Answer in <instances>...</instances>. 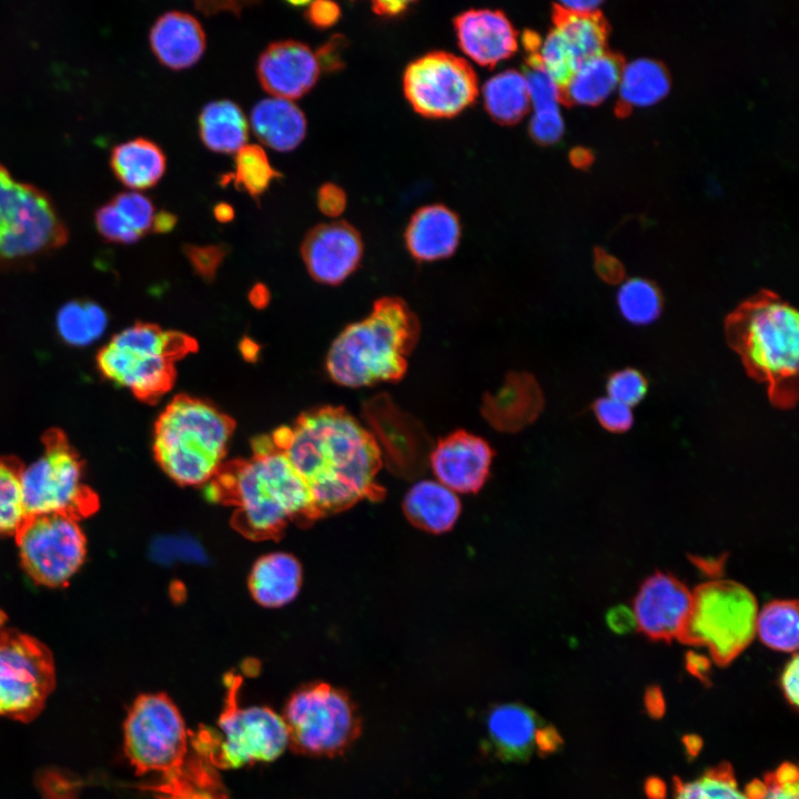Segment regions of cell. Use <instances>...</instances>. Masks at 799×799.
I'll return each instance as SVG.
<instances>
[{"label": "cell", "instance_id": "cell-13", "mask_svg": "<svg viewBox=\"0 0 799 799\" xmlns=\"http://www.w3.org/2000/svg\"><path fill=\"white\" fill-rule=\"evenodd\" d=\"M50 650L38 639L7 625L0 611V717L34 719L54 689Z\"/></svg>", "mask_w": 799, "mask_h": 799}, {"label": "cell", "instance_id": "cell-22", "mask_svg": "<svg viewBox=\"0 0 799 799\" xmlns=\"http://www.w3.org/2000/svg\"><path fill=\"white\" fill-rule=\"evenodd\" d=\"M154 55L165 67L182 70L195 64L205 50V33L191 14L170 11L154 22L150 31Z\"/></svg>", "mask_w": 799, "mask_h": 799}, {"label": "cell", "instance_id": "cell-7", "mask_svg": "<svg viewBox=\"0 0 799 799\" xmlns=\"http://www.w3.org/2000/svg\"><path fill=\"white\" fill-rule=\"evenodd\" d=\"M195 348V341L185 334L136 323L99 351L97 364L108 381L128 388L143 402L153 403L174 384L173 362Z\"/></svg>", "mask_w": 799, "mask_h": 799}, {"label": "cell", "instance_id": "cell-36", "mask_svg": "<svg viewBox=\"0 0 799 799\" xmlns=\"http://www.w3.org/2000/svg\"><path fill=\"white\" fill-rule=\"evenodd\" d=\"M23 467L13 456L0 457V536L16 534L27 516L21 490Z\"/></svg>", "mask_w": 799, "mask_h": 799}, {"label": "cell", "instance_id": "cell-48", "mask_svg": "<svg viewBox=\"0 0 799 799\" xmlns=\"http://www.w3.org/2000/svg\"><path fill=\"white\" fill-rule=\"evenodd\" d=\"M320 211L331 218L338 216L346 206V194L333 183L323 184L317 192Z\"/></svg>", "mask_w": 799, "mask_h": 799}, {"label": "cell", "instance_id": "cell-46", "mask_svg": "<svg viewBox=\"0 0 799 799\" xmlns=\"http://www.w3.org/2000/svg\"><path fill=\"white\" fill-rule=\"evenodd\" d=\"M227 249L224 245H188L185 253L191 264L204 279H212L223 257L225 256Z\"/></svg>", "mask_w": 799, "mask_h": 799}, {"label": "cell", "instance_id": "cell-30", "mask_svg": "<svg viewBox=\"0 0 799 799\" xmlns=\"http://www.w3.org/2000/svg\"><path fill=\"white\" fill-rule=\"evenodd\" d=\"M670 79L665 67L650 58H636L620 68L617 93L629 107H649L669 91Z\"/></svg>", "mask_w": 799, "mask_h": 799}, {"label": "cell", "instance_id": "cell-6", "mask_svg": "<svg viewBox=\"0 0 799 799\" xmlns=\"http://www.w3.org/2000/svg\"><path fill=\"white\" fill-rule=\"evenodd\" d=\"M234 426L233 419L212 404L178 395L155 423L154 457L179 485L208 484L223 464Z\"/></svg>", "mask_w": 799, "mask_h": 799}, {"label": "cell", "instance_id": "cell-58", "mask_svg": "<svg viewBox=\"0 0 799 799\" xmlns=\"http://www.w3.org/2000/svg\"><path fill=\"white\" fill-rule=\"evenodd\" d=\"M251 302L257 306L262 307L267 303L269 300V293L266 289L262 285H256L250 294Z\"/></svg>", "mask_w": 799, "mask_h": 799}, {"label": "cell", "instance_id": "cell-52", "mask_svg": "<svg viewBox=\"0 0 799 799\" xmlns=\"http://www.w3.org/2000/svg\"><path fill=\"white\" fill-rule=\"evenodd\" d=\"M249 4L247 2H236V1H200L195 2L194 6L196 10L201 11L203 14L212 16L219 11H230L235 14H239L242 10V7Z\"/></svg>", "mask_w": 799, "mask_h": 799}, {"label": "cell", "instance_id": "cell-19", "mask_svg": "<svg viewBox=\"0 0 799 799\" xmlns=\"http://www.w3.org/2000/svg\"><path fill=\"white\" fill-rule=\"evenodd\" d=\"M301 252L315 281L336 285L357 269L363 243L360 233L346 222L322 223L305 235Z\"/></svg>", "mask_w": 799, "mask_h": 799}, {"label": "cell", "instance_id": "cell-25", "mask_svg": "<svg viewBox=\"0 0 799 799\" xmlns=\"http://www.w3.org/2000/svg\"><path fill=\"white\" fill-rule=\"evenodd\" d=\"M457 495L437 481L416 482L403 499V512L416 528L442 534L451 530L461 514Z\"/></svg>", "mask_w": 799, "mask_h": 799}, {"label": "cell", "instance_id": "cell-49", "mask_svg": "<svg viewBox=\"0 0 799 799\" xmlns=\"http://www.w3.org/2000/svg\"><path fill=\"white\" fill-rule=\"evenodd\" d=\"M345 43L346 41L342 36H334L314 52L320 71L333 72L342 68L341 52Z\"/></svg>", "mask_w": 799, "mask_h": 799}, {"label": "cell", "instance_id": "cell-40", "mask_svg": "<svg viewBox=\"0 0 799 799\" xmlns=\"http://www.w3.org/2000/svg\"><path fill=\"white\" fill-rule=\"evenodd\" d=\"M128 226L140 237L152 230L154 208L152 202L139 192H122L111 201Z\"/></svg>", "mask_w": 799, "mask_h": 799}, {"label": "cell", "instance_id": "cell-56", "mask_svg": "<svg viewBox=\"0 0 799 799\" xmlns=\"http://www.w3.org/2000/svg\"><path fill=\"white\" fill-rule=\"evenodd\" d=\"M176 223V216L170 212L161 211L154 214L152 231L158 233L171 231Z\"/></svg>", "mask_w": 799, "mask_h": 799}, {"label": "cell", "instance_id": "cell-55", "mask_svg": "<svg viewBox=\"0 0 799 799\" xmlns=\"http://www.w3.org/2000/svg\"><path fill=\"white\" fill-rule=\"evenodd\" d=\"M408 6V1H375L373 3V10L381 16H396L403 12Z\"/></svg>", "mask_w": 799, "mask_h": 799}, {"label": "cell", "instance_id": "cell-50", "mask_svg": "<svg viewBox=\"0 0 799 799\" xmlns=\"http://www.w3.org/2000/svg\"><path fill=\"white\" fill-rule=\"evenodd\" d=\"M798 656L795 654L780 677L782 692L793 707L798 705Z\"/></svg>", "mask_w": 799, "mask_h": 799}, {"label": "cell", "instance_id": "cell-33", "mask_svg": "<svg viewBox=\"0 0 799 799\" xmlns=\"http://www.w3.org/2000/svg\"><path fill=\"white\" fill-rule=\"evenodd\" d=\"M798 603L772 600L757 614L756 633L769 648L791 653L798 647Z\"/></svg>", "mask_w": 799, "mask_h": 799}, {"label": "cell", "instance_id": "cell-24", "mask_svg": "<svg viewBox=\"0 0 799 799\" xmlns=\"http://www.w3.org/2000/svg\"><path fill=\"white\" fill-rule=\"evenodd\" d=\"M300 562L287 553H272L259 558L249 576V590L254 600L270 608L291 603L302 586Z\"/></svg>", "mask_w": 799, "mask_h": 799}, {"label": "cell", "instance_id": "cell-21", "mask_svg": "<svg viewBox=\"0 0 799 799\" xmlns=\"http://www.w3.org/2000/svg\"><path fill=\"white\" fill-rule=\"evenodd\" d=\"M463 52L481 65L493 67L517 49V34L506 16L497 10H468L455 20Z\"/></svg>", "mask_w": 799, "mask_h": 799}, {"label": "cell", "instance_id": "cell-43", "mask_svg": "<svg viewBox=\"0 0 799 799\" xmlns=\"http://www.w3.org/2000/svg\"><path fill=\"white\" fill-rule=\"evenodd\" d=\"M593 409L599 424L609 432L623 433L633 425L631 407L610 397L598 398Z\"/></svg>", "mask_w": 799, "mask_h": 799}, {"label": "cell", "instance_id": "cell-5", "mask_svg": "<svg viewBox=\"0 0 799 799\" xmlns=\"http://www.w3.org/2000/svg\"><path fill=\"white\" fill-rule=\"evenodd\" d=\"M418 336L419 322L406 302L381 297L365 318L345 327L332 343L327 373L346 387L400 381Z\"/></svg>", "mask_w": 799, "mask_h": 799}, {"label": "cell", "instance_id": "cell-9", "mask_svg": "<svg viewBox=\"0 0 799 799\" xmlns=\"http://www.w3.org/2000/svg\"><path fill=\"white\" fill-rule=\"evenodd\" d=\"M757 614V600L744 585L727 579L706 581L691 593L678 639L707 648L717 665L727 666L752 641Z\"/></svg>", "mask_w": 799, "mask_h": 799}, {"label": "cell", "instance_id": "cell-37", "mask_svg": "<svg viewBox=\"0 0 799 799\" xmlns=\"http://www.w3.org/2000/svg\"><path fill=\"white\" fill-rule=\"evenodd\" d=\"M235 172L231 174L236 188L259 199L272 180L281 174L271 165L264 150L256 144H245L235 153Z\"/></svg>", "mask_w": 799, "mask_h": 799}, {"label": "cell", "instance_id": "cell-2", "mask_svg": "<svg viewBox=\"0 0 799 799\" xmlns=\"http://www.w3.org/2000/svg\"><path fill=\"white\" fill-rule=\"evenodd\" d=\"M253 448L247 459L223 463L206 486L208 498L234 507L232 526L252 540H265L277 538L291 523L318 519L285 454L265 436Z\"/></svg>", "mask_w": 799, "mask_h": 799}, {"label": "cell", "instance_id": "cell-53", "mask_svg": "<svg viewBox=\"0 0 799 799\" xmlns=\"http://www.w3.org/2000/svg\"><path fill=\"white\" fill-rule=\"evenodd\" d=\"M598 0H574L563 1L557 4L559 11L573 14H593L600 6Z\"/></svg>", "mask_w": 799, "mask_h": 799}, {"label": "cell", "instance_id": "cell-41", "mask_svg": "<svg viewBox=\"0 0 799 799\" xmlns=\"http://www.w3.org/2000/svg\"><path fill=\"white\" fill-rule=\"evenodd\" d=\"M524 74L529 103L534 110L559 107L563 97L562 85L557 83L538 63L529 62Z\"/></svg>", "mask_w": 799, "mask_h": 799}, {"label": "cell", "instance_id": "cell-18", "mask_svg": "<svg viewBox=\"0 0 799 799\" xmlns=\"http://www.w3.org/2000/svg\"><path fill=\"white\" fill-rule=\"evenodd\" d=\"M492 458L493 451L485 439L459 429L436 443L429 464L437 482L455 494H468L485 484Z\"/></svg>", "mask_w": 799, "mask_h": 799}, {"label": "cell", "instance_id": "cell-54", "mask_svg": "<svg viewBox=\"0 0 799 799\" xmlns=\"http://www.w3.org/2000/svg\"><path fill=\"white\" fill-rule=\"evenodd\" d=\"M597 270L599 275L608 282H618L623 277V267L610 256H604L597 261Z\"/></svg>", "mask_w": 799, "mask_h": 799}, {"label": "cell", "instance_id": "cell-31", "mask_svg": "<svg viewBox=\"0 0 799 799\" xmlns=\"http://www.w3.org/2000/svg\"><path fill=\"white\" fill-rule=\"evenodd\" d=\"M483 99L489 115L503 124L519 121L530 105L525 75L516 70L488 79L483 87Z\"/></svg>", "mask_w": 799, "mask_h": 799}, {"label": "cell", "instance_id": "cell-12", "mask_svg": "<svg viewBox=\"0 0 799 799\" xmlns=\"http://www.w3.org/2000/svg\"><path fill=\"white\" fill-rule=\"evenodd\" d=\"M67 229L51 200L16 181L0 164V263L22 261L60 247Z\"/></svg>", "mask_w": 799, "mask_h": 799}, {"label": "cell", "instance_id": "cell-8", "mask_svg": "<svg viewBox=\"0 0 799 799\" xmlns=\"http://www.w3.org/2000/svg\"><path fill=\"white\" fill-rule=\"evenodd\" d=\"M241 678L230 676L219 730L200 728L190 732L192 746L214 768H239L256 761H272L289 746L281 716L262 706L242 707L237 700Z\"/></svg>", "mask_w": 799, "mask_h": 799}, {"label": "cell", "instance_id": "cell-11", "mask_svg": "<svg viewBox=\"0 0 799 799\" xmlns=\"http://www.w3.org/2000/svg\"><path fill=\"white\" fill-rule=\"evenodd\" d=\"M282 719L289 745L309 756L340 755L361 734V718L352 699L325 682L296 690L287 700Z\"/></svg>", "mask_w": 799, "mask_h": 799}, {"label": "cell", "instance_id": "cell-47", "mask_svg": "<svg viewBox=\"0 0 799 799\" xmlns=\"http://www.w3.org/2000/svg\"><path fill=\"white\" fill-rule=\"evenodd\" d=\"M304 16L312 27L327 29L337 22L341 10L335 2L318 0L310 3Z\"/></svg>", "mask_w": 799, "mask_h": 799}, {"label": "cell", "instance_id": "cell-23", "mask_svg": "<svg viewBox=\"0 0 799 799\" xmlns=\"http://www.w3.org/2000/svg\"><path fill=\"white\" fill-rule=\"evenodd\" d=\"M461 239V224L456 214L444 205L419 209L411 219L406 232V246L418 261H437L451 256Z\"/></svg>", "mask_w": 799, "mask_h": 799}, {"label": "cell", "instance_id": "cell-4", "mask_svg": "<svg viewBox=\"0 0 799 799\" xmlns=\"http://www.w3.org/2000/svg\"><path fill=\"white\" fill-rule=\"evenodd\" d=\"M180 710L163 692L139 696L124 721V751L136 775L154 772L160 782L145 787L155 799H186L209 771L195 750Z\"/></svg>", "mask_w": 799, "mask_h": 799}, {"label": "cell", "instance_id": "cell-15", "mask_svg": "<svg viewBox=\"0 0 799 799\" xmlns=\"http://www.w3.org/2000/svg\"><path fill=\"white\" fill-rule=\"evenodd\" d=\"M404 92L418 113L448 118L473 103L477 79L465 60L446 52H433L407 67Z\"/></svg>", "mask_w": 799, "mask_h": 799}, {"label": "cell", "instance_id": "cell-26", "mask_svg": "<svg viewBox=\"0 0 799 799\" xmlns=\"http://www.w3.org/2000/svg\"><path fill=\"white\" fill-rule=\"evenodd\" d=\"M251 127L262 143L273 150L287 152L303 141L306 119L291 100L269 98L252 109Z\"/></svg>", "mask_w": 799, "mask_h": 799}, {"label": "cell", "instance_id": "cell-35", "mask_svg": "<svg viewBox=\"0 0 799 799\" xmlns=\"http://www.w3.org/2000/svg\"><path fill=\"white\" fill-rule=\"evenodd\" d=\"M58 330L72 345H87L101 336L107 326L104 311L91 302H71L58 314Z\"/></svg>", "mask_w": 799, "mask_h": 799}, {"label": "cell", "instance_id": "cell-38", "mask_svg": "<svg viewBox=\"0 0 799 799\" xmlns=\"http://www.w3.org/2000/svg\"><path fill=\"white\" fill-rule=\"evenodd\" d=\"M618 305L629 322L647 324L658 317L661 296L655 284L644 279H633L620 287Z\"/></svg>", "mask_w": 799, "mask_h": 799}, {"label": "cell", "instance_id": "cell-17", "mask_svg": "<svg viewBox=\"0 0 799 799\" xmlns=\"http://www.w3.org/2000/svg\"><path fill=\"white\" fill-rule=\"evenodd\" d=\"M691 605V591L678 578L656 572L640 586L634 600L639 630L653 640L670 641L684 627Z\"/></svg>", "mask_w": 799, "mask_h": 799}, {"label": "cell", "instance_id": "cell-59", "mask_svg": "<svg viewBox=\"0 0 799 799\" xmlns=\"http://www.w3.org/2000/svg\"><path fill=\"white\" fill-rule=\"evenodd\" d=\"M664 796L665 789L661 782L658 780L650 781L648 786L649 799H664Z\"/></svg>", "mask_w": 799, "mask_h": 799}, {"label": "cell", "instance_id": "cell-27", "mask_svg": "<svg viewBox=\"0 0 799 799\" xmlns=\"http://www.w3.org/2000/svg\"><path fill=\"white\" fill-rule=\"evenodd\" d=\"M110 164L122 184L133 190H145L161 180L166 159L153 141L136 138L118 144L111 152Z\"/></svg>", "mask_w": 799, "mask_h": 799}, {"label": "cell", "instance_id": "cell-57", "mask_svg": "<svg viewBox=\"0 0 799 799\" xmlns=\"http://www.w3.org/2000/svg\"><path fill=\"white\" fill-rule=\"evenodd\" d=\"M213 213L215 219L222 223L230 222L234 216L232 205L225 202L218 203L213 209Z\"/></svg>", "mask_w": 799, "mask_h": 799}, {"label": "cell", "instance_id": "cell-3", "mask_svg": "<svg viewBox=\"0 0 799 799\" xmlns=\"http://www.w3.org/2000/svg\"><path fill=\"white\" fill-rule=\"evenodd\" d=\"M725 334L747 374L766 384L771 404L792 408L798 400L797 310L777 293L761 290L727 315Z\"/></svg>", "mask_w": 799, "mask_h": 799}, {"label": "cell", "instance_id": "cell-34", "mask_svg": "<svg viewBox=\"0 0 799 799\" xmlns=\"http://www.w3.org/2000/svg\"><path fill=\"white\" fill-rule=\"evenodd\" d=\"M674 799H751L740 789L729 763H721L705 771L700 777L674 782Z\"/></svg>", "mask_w": 799, "mask_h": 799}, {"label": "cell", "instance_id": "cell-16", "mask_svg": "<svg viewBox=\"0 0 799 799\" xmlns=\"http://www.w3.org/2000/svg\"><path fill=\"white\" fill-rule=\"evenodd\" d=\"M488 749L506 761H523L534 754H548L559 746L557 731L530 708L507 702L496 705L485 720Z\"/></svg>", "mask_w": 799, "mask_h": 799}, {"label": "cell", "instance_id": "cell-20", "mask_svg": "<svg viewBox=\"0 0 799 799\" xmlns=\"http://www.w3.org/2000/svg\"><path fill=\"white\" fill-rule=\"evenodd\" d=\"M256 72L266 92L274 98L293 100L311 91L321 71L315 53L305 43L282 40L262 52Z\"/></svg>", "mask_w": 799, "mask_h": 799}, {"label": "cell", "instance_id": "cell-1", "mask_svg": "<svg viewBox=\"0 0 799 799\" xmlns=\"http://www.w3.org/2000/svg\"><path fill=\"white\" fill-rule=\"evenodd\" d=\"M304 482L318 518L364 500H378L382 451L375 436L342 407L302 414L270 437Z\"/></svg>", "mask_w": 799, "mask_h": 799}, {"label": "cell", "instance_id": "cell-10", "mask_svg": "<svg viewBox=\"0 0 799 799\" xmlns=\"http://www.w3.org/2000/svg\"><path fill=\"white\" fill-rule=\"evenodd\" d=\"M42 442V455L21 474L26 514H58L77 522L94 514L99 497L84 483L83 462L64 433L51 428Z\"/></svg>", "mask_w": 799, "mask_h": 799}, {"label": "cell", "instance_id": "cell-42", "mask_svg": "<svg viewBox=\"0 0 799 799\" xmlns=\"http://www.w3.org/2000/svg\"><path fill=\"white\" fill-rule=\"evenodd\" d=\"M606 387L608 397L631 407L646 395L647 380L640 372L625 368L611 374Z\"/></svg>", "mask_w": 799, "mask_h": 799}, {"label": "cell", "instance_id": "cell-45", "mask_svg": "<svg viewBox=\"0 0 799 799\" xmlns=\"http://www.w3.org/2000/svg\"><path fill=\"white\" fill-rule=\"evenodd\" d=\"M532 136L540 143H554L564 132V120L559 107L534 110L529 123Z\"/></svg>", "mask_w": 799, "mask_h": 799}, {"label": "cell", "instance_id": "cell-39", "mask_svg": "<svg viewBox=\"0 0 799 799\" xmlns=\"http://www.w3.org/2000/svg\"><path fill=\"white\" fill-rule=\"evenodd\" d=\"M798 781L797 767L785 762L762 780L751 781L745 789L751 799H799Z\"/></svg>", "mask_w": 799, "mask_h": 799}, {"label": "cell", "instance_id": "cell-14", "mask_svg": "<svg viewBox=\"0 0 799 799\" xmlns=\"http://www.w3.org/2000/svg\"><path fill=\"white\" fill-rule=\"evenodd\" d=\"M14 535L24 570L42 586L65 585L85 558L81 527L63 515H27Z\"/></svg>", "mask_w": 799, "mask_h": 799}, {"label": "cell", "instance_id": "cell-32", "mask_svg": "<svg viewBox=\"0 0 799 799\" xmlns=\"http://www.w3.org/2000/svg\"><path fill=\"white\" fill-rule=\"evenodd\" d=\"M562 43L574 65L604 52L606 31L596 14H573L557 10L556 24Z\"/></svg>", "mask_w": 799, "mask_h": 799}, {"label": "cell", "instance_id": "cell-51", "mask_svg": "<svg viewBox=\"0 0 799 799\" xmlns=\"http://www.w3.org/2000/svg\"><path fill=\"white\" fill-rule=\"evenodd\" d=\"M607 624L615 633L625 634L635 628L636 620L633 610L625 606H616L609 610Z\"/></svg>", "mask_w": 799, "mask_h": 799}, {"label": "cell", "instance_id": "cell-44", "mask_svg": "<svg viewBox=\"0 0 799 799\" xmlns=\"http://www.w3.org/2000/svg\"><path fill=\"white\" fill-rule=\"evenodd\" d=\"M95 224L100 234L112 242L128 244L140 239L123 221L111 202L98 209Z\"/></svg>", "mask_w": 799, "mask_h": 799}, {"label": "cell", "instance_id": "cell-28", "mask_svg": "<svg viewBox=\"0 0 799 799\" xmlns=\"http://www.w3.org/2000/svg\"><path fill=\"white\" fill-rule=\"evenodd\" d=\"M620 68L618 59L606 52L589 58L572 72L563 95L576 104H598L617 91Z\"/></svg>", "mask_w": 799, "mask_h": 799}, {"label": "cell", "instance_id": "cell-29", "mask_svg": "<svg viewBox=\"0 0 799 799\" xmlns=\"http://www.w3.org/2000/svg\"><path fill=\"white\" fill-rule=\"evenodd\" d=\"M204 145L220 153H236L247 141V120L241 108L230 100L206 104L199 118Z\"/></svg>", "mask_w": 799, "mask_h": 799}]
</instances>
